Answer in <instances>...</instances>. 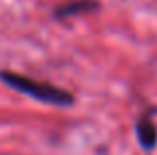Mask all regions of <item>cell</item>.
<instances>
[{
    "label": "cell",
    "mask_w": 157,
    "mask_h": 155,
    "mask_svg": "<svg viewBox=\"0 0 157 155\" xmlns=\"http://www.w3.org/2000/svg\"><path fill=\"white\" fill-rule=\"evenodd\" d=\"M0 80L6 81L10 88L18 89V92L26 93V96L34 97L38 101H44V104H52V105L72 104V96L66 89L54 88V85H48V84H40V81H34L26 76L12 74V72H0Z\"/></svg>",
    "instance_id": "6da1fadb"
},
{
    "label": "cell",
    "mask_w": 157,
    "mask_h": 155,
    "mask_svg": "<svg viewBox=\"0 0 157 155\" xmlns=\"http://www.w3.org/2000/svg\"><path fill=\"white\" fill-rule=\"evenodd\" d=\"M137 137H139V143H141L145 149H151L157 143V129H155V125L151 123L147 117L139 119V123H137Z\"/></svg>",
    "instance_id": "7a4b0ae2"
}]
</instances>
